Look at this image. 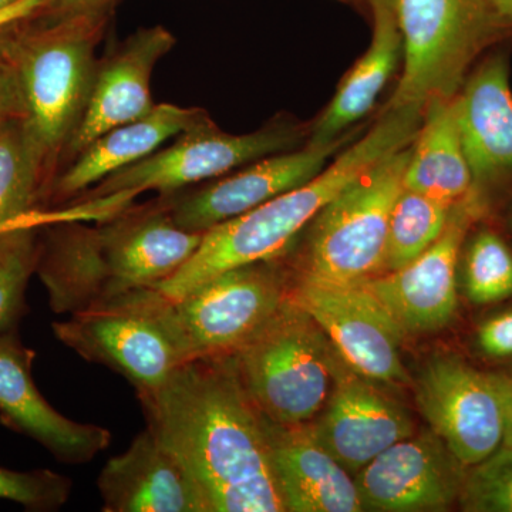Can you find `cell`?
Wrapping results in <instances>:
<instances>
[{
	"instance_id": "6da1fadb",
	"label": "cell",
	"mask_w": 512,
	"mask_h": 512,
	"mask_svg": "<svg viewBox=\"0 0 512 512\" xmlns=\"http://www.w3.org/2000/svg\"><path fill=\"white\" fill-rule=\"evenodd\" d=\"M138 399L147 429L180 461L205 511L288 512L264 416L245 392L232 355L190 360Z\"/></svg>"
},
{
	"instance_id": "7a4b0ae2",
	"label": "cell",
	"mask_w": 512,
	"mask_h": 512,
	"mask_svg": "<svg viewBox=\"0 0 512 512\" xmlns=\"http://www.w3.org/2000/svg\"><path fill=\"white\" fill-rule=\"evenodd\" d=\"M423 113L420 107H384L369 133L311 183L205 231L194 255L156 288L175 301L228 269L282 258L336 195L383 158L412 146Z\"/></svg>"
},
{
	"instance_id": "3957f363",
	"label": "cell",
	"mask_w": 512,
	"mask_h": 512,
	"mask_svg": "<svg viewBox=\"0 0 512 512\" xmlns=\"http://www.w3.org/2000/svg\"><path fill=\"white\" fill-rule=\"evenodd\" d=\"M47 224L37 248L36 274L59 315H73L167 278L133 208L114 212L99 227L67 218Z\"/></svg>"
},
{
	"instance_id": "277c9868",
	"label": "cell",
	"mask_w": 512,
	"mask_h": 512,
	"mask_svg": "<svg viewBox=\"0 0 512 512\" xmlns=\"http://www.w3.org/2000/svg\"><path fill=\"white\" fill-rule=\"evenodd\" d=\"M232 357L256 409L284 426L309 423L322 412L340 360L318 323L289 296Z\"/></svg>"
},
{
	"instance_id": "5b68a950",
	"label": "cell",
	"mask_w": 512,
	"mask_h": 512,
	"mask_svg": "<svg viewBox=\"0 0 512 512\" xmlns=\"http://www.w3.org/2000/svg\"><path fill=\"white\" fill-rule=\"evenodd\" d=\"M55 336L92 363L133 384L137 396L154 392L192 359L173 302L156 286L136 289L53 323Z\"/></svg>"
},
{
	"instance_id": "8992f818",
	"label": "cell",
	"mask_w": 512,
	"mask_h": 512,
	"mask_svg": "<svg viewBox=\"0 0 512 512\" xmlns=\"http://www.w3.org/2000/svg\"><path fill=\"white\" fill-rule=\"evenodd\" d=\"M403 37L402 79L387 107L424 109L456 97L487 47L512 29L491 0H394Z\"/></svg>"
},
{
	"instance_id": "52a82bcc",
	"label": "cell",
	"mask_w": 512,
	"mask_h": 512,
	"mask_svg": "<svg viewBox=\"0 0 512 512\" xmlns=\"http://www.w3.org/2000/svg\"><path fill=\"white\" fill-rule=\"evenodd\" d=\"M104 26L106 15L50 20L9 55L18 72L26 123L47 160L66 150L82 120Z\"/></svg>"
},
{
	"instance_id": "ba28073f",
	"label": "cell",
	"mask_w": 512,
	"mask_h": 512,
	"mask_svg": "<svg viewBox=\"0 0 512 512\" xmlns=\"http://www.w3.org/2000/svg\"><path fill=\"white\" fill-rule=\"evenodd\" d=\"M409 157L410 146L383 158L320 210L309 224L303 278L359 285L384 274L390 217Z\"/></svg>"
},
{
	"instance_id": "9c48e42d",
	"label": "cell",
	"mask_w": 512,
	"mask_h": 512,
	"mask_svg": "<svg viewBox=\"0 0 512 512\" xmlns=\"http://www.w3.org/2000/svg\"><path fill=\"white\" fill-rule=\"evenodd\" d=\"M302 137V127L286 117H276L254 133L235 136L222 131L210 114L205 113L178 134L170 147L110 175L84 197L87 201L119 194L136 197L144 191H157L160 197H170L191 185L232 173L259 158L295 150Z\"/></svg>"
},
{
	"instance_id": "30bf717a",
	"label": "cell",
	"mask_w": 512,
	"mask_h": 512,
	"mask_svg": "<svg viewBox=\"0 0 512 512\" xmlns=\"http://www.w3.org/2000/svg\"><path fill=\"white\" fill-rule=\"evenodd\" d=\"M278 259L228 269L171 301L192 359L234 355L278 312L289 296Z\"/></svg>"
},
{
	"instance_id": "8fae6325",
	"label": "cell",
	"mask_w": 512,
	"mask_h": 512,
	"mask_svg": "<svg viewBox=\"0 0 512 512\" xmlns=\"http://www.w3.org/2000/svg\"><path fill=\"white\" fill-rule=\"evenodd\" d=\"M416 403L463 466H476L503 447V375L481 372L457 356L433 357L417 379Z\"/></svg>"
},
{
	"instance_id": "7c38bea8",
	"label": "cell",
	"mask_w": 512,
	"mask_h": 512,
	"mask_svg": "<svg viewBox=\"0 0 512 512\" xmlns=\"http://www.w3.org/2000/svg\"><path fill=\"white\" fill-rule=\"evenodd\" d=\"M289 298L312 316L353 372L375 383L409 382L400 353L406 333L365 285L299 276Z\"/></svg>"
},
{
	"instance_id": "4fadbf2b",
	"label": "cell",
	"mask_w": 512,
	"mask_h": 512,
	"mask_svg": "<svg viewBox=\"0 0 512 512\" xmlns=\"http://www.w3.org/2000/svg\"><path fill=\"white\" fill-rule=\"evenodd\" d=\"M485 210L487 202L471 188L451 208L443 234L419 258L363 282L404 333L437 332L454 319L458 256L471 225Z\"/></svg>"
},
{
	"instance_id": "5bb4252c",
	"label": "cell",
	"mask_w": 512,
	"mask_h": 512,
	"mask_svg": "<svg viewBox=\"0 0 512 512\" xmlns=\"http://www.w3.org/2000/svg\"><path fill=\"white\" fill-rule=\"evenodd\" d=\"M346 138H338L328 146L306 144L302 150L259 158L237 173L222 175L217 181L183 194L177 192L161 198L167 202L174 221L181 228L205 232L311 183L328 167L329 158L338 153Z\"/></svg>"
},
{
	"instance_id": "9a60e30c",
	"label": "cell",
	"mask_w": 512,
	"mask_h": 512,
	"mask_svg": "<svg viewBox=\"0 0 512 512\" xmlns=\"http://www.w3.org/2000/svg\"><path fill=\"white\" fill-rule=\"evenodd\" d=\"M466 468L430 430L384 450L355 483L365 511H444L460 497Z\"/></svg>"
},
{
	"instance_id": "2e32d148",
	"label": "cell",
	"mask_w": 512,
	"mask_h": 512,
	"mask_svg": "<svg viewBox=\"0 0 512 512\" xmlns=\"http://www.w3.org/2000/svg\"><path fill=\"white\" fill-rule=\"evenodd\" d=\"M311 424L320 443L353 477L394 443L416 433L412 416L402 404L353 372L342 359L328 402Z\"/></svg>"
},
{
	"instance_id": "e0dca14e",
	"label": "cell",
	"mask_w": 512,
	"mask_h": 512,
	"mask_svg": "<svg viewBox=\"0 0 512 512\" xmlns=\"http://www.w3.org/2000/svg\"><path fill=\"white\" fill-rule=\"evenodd\" d=\"M35 356L16 329L0 335V420L37 441L60 463H90L110 446V431L96 424L77 423L53 409L33 379Z\"/></svg>"
},
{
	"instance_id": "ac0fdd59",
	"label": "cell",
	"mask_w": 512,
	"mask_h": 512,
	"mask_svg": "<svg viewBox=\"0 0 512 512\" xmlns=\"http://www.w3.org/2000/svg\"><path fill=\"white\" fill-rule=\"evenodd\" d=\"M473 191L485 202L512 187V92L504 53L478 64L454 97Z\"/></svg>"
},
{
	"instance_id": "d6986e66",
	"label": "cell",
	"mask_w": 512,
	"mask_h": 512,
	"mask_svg": "<svg viewBox=\"0 0 512 512\" xmlns=\"http://www.w3.org/2000/svg\"><path fill=\"white\" fill-rule=\"evenodd\" d=\"M174 45L173 33L164 26L138 29L97 64L89 103L64 150L67 156L76 157L101 134L141 119L156 107L151 76Z\"/></svg>"
},
{
	"instance_id": "ffe728a7",
	"label": "cell",
	"mask_w": 512,
	"mask_h": 512,
	"mask_svg": "<svg viewBox=\"0 0 512 512\" xmlns=\"http://www.w3.org/2000/svg\"><path fill=\"white\" fill-rule=\"evenodd\" d=\"M264 426L286 511H365L355 477L320 443L311 421L284 426L264 416Z\"/></svg>"
},
{
	"instance_id": "44dd1931",
	"label": "cell",
	"mask_w": 512,
	"mask_h": 512,
	"mask_svg": "<svg viewBox=\"0 0 512 512\" xmlns=\"http://www.w3.org/2000/svg\"><path fill=\"white\" fill-rule=\"evenodd\" d=\"M104 512H207L187 471L146 429L97 480Z\"/></svg>"
},
{
	"instance_id": "7402d4cb",
	"label": "cell",
	"mask_w": 512,
	"mask_h": 512,
	"mask_svg": "<svg viewBox=\"0 0 512 512\" xmlns=\"http://www.w3.org/2000/svg\"><path fill=\"white\" fill-rule=\"evenodd\" d=\"M205 113L197 107L156 104L147 116L111 128L77 154L73 164L60 175L55 184L57 200L77 197L117 171L151 156Z\"/></svg>"
},
{
	"instance_id": "603a6c76",
	"label": "cell",
	"mask_w": 512,
	"mask_h": 512,
	"mask_svg": "<svg viewBox=\"0 0 512 512\" xmlns=\"http://www.w3.org/2000/svg\"><path fill=\"white\" fill-rule=\"evenodd\" d=\"M369 5L375 19L372 43L312 127L308 140L311 146H328L362 120L375 106L403 55V37L394 0H370Z\"/></svg>"
},
{
	"instance_id": "cb8c5ba5",
	"label": "cell",
	"mask_w": 512,
	"mask_h": 512,
	"mask_svg": "<svg viewBox=\"0 0 512 512\" xmlns=\"http://www.w3.org/2000/svg\"><path fill=\"white\" fill-rule=\"evenodd\" d=\"M403 188L451 205L473 188L454 97H436L424 107L419 133L410 146Z\"/></svg>"
},
{
	"instance_id": "d4e9b609",
	"label": "cell",
	"mask_w": 512,
	"mask_h": 512,
	"mask_svg": "<svg viewBox=\"0 0 512 512\" xmlns=\"http://www.w3.org/2000/svg\"><path fill=\"white\" fill-rule=\"evenodd\" d=\"M47 157L26 123L15 117L0 126V231L33 220L39 211Z\"/></svg>"
},
{
	"instance_id": "484cf974",
	"label": "cell",
	"mask_w": 512,
	"mask_h": 512,
	"mask_svg": "<svg viewBox=\"0 0 512 512\" xmlns=\"http://www.w3.org/2000/svg\"><path fill=\"white\" fill-rule=\"evenodd\" d=\"M451 208V204L403 188L390 217L384 274L409 265L427 251L443 234Z\"/></svg>"
},
{
	"instance_id": "4316f807",
	"label": "cell",
	"mask_w": 512,
	"mask_h": 512,
	"mask_svg": "<svg viewBox=\"0 0 512 512\" xmlns=\"http://www.w3.org/2000/svg\"><path fill=\"white\" fill-rule=\"evenodd\" d=\"M37 220L0 231V335L16 329L26 311L25 293L36 272Z\"/></svg>"
},
{
	"instance_id": "83f0119b",
	"label": "cell",
	"mask_w": 512,
	"mask_h": 512,
	"mask_svg": "<svg viewBox=\"0 0 512 512\" xmlns=\"http://www.w3.org/2000/svg\"><path fill=\"white\" fill-rule=\"evenodd\" d=\"M466 289L476 305L512 296V252L495 232H480L468 249Z\"/></svg>"
},
{
	"instance_id": "f1b7e54d",
	"label": "cell",
	"mask_w": 512,
	"mask_h": 512,
	"mask_svg": "<svg viewBox=\"0 0 512 512\" xmlns=\"http://www.w3.org/2000/svg\"><path fill=\"white\" fill-rule=\"evenodd\" d=\"M458 503L468 512H512V447H501L471 467Z\"/></svg>"
},
{
	"instance_id": "f546056e",
	"label": "cell",
	"mask_w": 512,
	"mask_h": 512,
	"mask_svg": "<svg viewBox=\"0 0 512 512\" xmlns=\"http://www.w3.org/2000/svg\"><path fill=\"white\" fill-rule=\"evenodd\" d=\"M73 483L52 470L15 471L0 467V498L30 511H56L69 501Z\"/></svg>"
},
{
	"instance_id": "4dcf8cb0",
	"label": "cell",
	"mask_w": 512,
	"mask_h": 512,
	"mask_svg": "<svg viewBox=\"0 0 512 512\" xmlns=\"http://www.w3.org/2000/svg\"><path fill=\"white\" fill-rule=\"evenodd\" d=\"M477 342L485 355L490 357L512 356V309L481 325L477 333Z\"/></svg>"
},
{
	"instance_id": "1f68e13d",
	"label": "cell",
	"mask_w": 512,
	"mask_h": 512,
	"mask_svg": "<svg viewBox=\"0 0 512 512\" xmlns=\"http://www.w3.org/2000/svg\"><path fill=\"white\" fill-rule=\"evenodd\" d=\"M15 117H25L22 89L12 59L0 60V126Z\"/></svg>"
},
{
	"instance_id": "d6a6232c",
	"label": "cell",
	"mask_w": 512,
	"mask_h": 512,
	"mask_svg": "<svg viewBox=\"0 0 512 512\" xmlns=\"http://www.w3.org/2000/svg\"><path fill=\"white\" fill-rule=\"evenodd\" d=\"M111 2L113 0H46L39 12H45L50 20L84 15H106Z\"/></svg>"
},
{
	"instance_id": "836d02e7",
	"label": "cell",
	"mask_w": 512,
	"mask_h": 512,
	"mask_svg": "<svg viewBox=\"0 0 512 512\" xmlns=\"http://www.w3.org/2000/svg\"><path fill=\"white\" fill-rule=\"evenodd\" d=\"M46 0H19L15 5L0 12V30L8 28L10 25L29 19L36 15L45 5Z\"/></svg>"
},
{
	"instance_id": "e575fe53",
	"label": "cell",
	"mask_w": 512,
	"mask_h": 512,
	"mask_svg": "<svg viewBox=\"0 0 512 512\" xmlns=\"http://www.w3.org/2000/svg\"><path fill=\"white\" fill-rule=\"evenodd\" d=\"M505 394V436L504 447H512V373L503 375Z\"/></svg>"
},
{
	"instance_id": "d590c367",
	"label": "cell",
	"mask_w": 512,
	"mask_h": 512,
	"mask_svg": "<svg viewBox=\"0 0 512 512\" xmlns=\"http://www.w3.org/2000/svg\"><path fill=\"white\" fill-rule=\"evenodd\" d=\"M491 3L498 15L512 25V0H491Z\"/></svg>"
},
{
	"instance_id": "8d00e7d4",
	"label": "cell",
	"mask_w": 512,
	"mask_h": 512,
	"mask_svg": "<svg viewBox=\"0 0 512 512\" xmlns=\"http://www.w3.org/2000/svg\"><path fill=\"white\" fill-rule=\"evenodd\" d=\"M16 2H19V0H0V12L8 9L9 6L15 5Z\"/></svg>"
},
{
	"instance_id": "74e56055",
	"label": "cell",
	"mask_w": 512,
	"mask_h": 512,
	"mask_svg": "<svg viewBox=\"0 0 512 512\" xmlns=\"http://www.w3.org/2000/svg\"><path fill=\"white\" fill-rule=\"evenodd\" d=\"M367 3H370V0H367Z\"/></svg>"
}]
</instances>
